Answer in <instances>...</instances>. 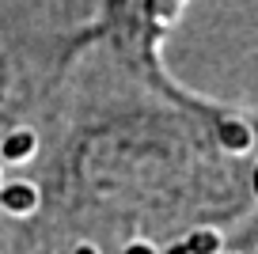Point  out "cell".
Returning <instances> with one entry per match:
<instances>
[{
  "label": "cell",
  "instance_id": "7",
  "mask_svg": "<svg viewBox=\"0 0 258 254\" xmlns=\"http://www.w3.org/2000/svg\"><path fill=\"white\" fill-rule=\"evenodd\" d=\"M73 254H99V246H91V243H80Z\"/></svg>",
  "mask_w": 258,
  "mask_h": 254
},
{
  "label": "cell",
  "instance_id": "3",
  "mask_svg": "<svg viewBox=\"0 0 258 254\" xmlns=\"http://www.w3.org/2000/svg\"><path fill=\"white\" fill-rule=\"evenodd\" d=\"M217 141L224 144L228 152H247L250 144H254V133H250L247 121H239V118H224V121L217 125Z\"/></svg>",
  "mask_w": 258,
  "mask_h": 254
},
{
  "label": "cell",
  "instance_id": "6",
  "mask_svg": "<svg viewBox=\"0 0 258 254\" xmlns=\"http://www.w3.org/2000/svg\"><path fill=\"white\" fill-rule=\"evenodd\" d=\"M160 254H190V246H186V239H182V243H171L167 250H160Z\"/></svg>",
  "mask_w": 258,
  "mask_h": 254
},
{
  "label": "cell",
  "instance_id": "4",
  "mask_svg": "<svg viewBox=\"0 0 258 254\" xmlns=\"http://www.w3.org/2000/svg\"><path fill=\"white\" fill-rule=\"evenodd\" d=\"M186 246L190 254H224V239H220L217 228H198L186 235Z\"/></svg>",
  "mask_w": 258,
  "mask_h": 254
},
{
  "label": "cell",
  "instance_id": "2",
  "mask_svg": "<svg viewBox=\"0 0 258 254\" xmlns=\"http://www.w3.org/2000/svg\"><path fill=\"white\" fill-rule=\"evenodd\" d=\"M34 148H38L34 129L19 125V129H12V133L4 137V144H0V159H8V163H27V159L34 156Z\"/></svg>",
  "mask_w": 258,
  "mask_h": 254
},
{
  "label": "cell",
  "instance_id": "8",
  "mask_svg": "<svg viewBox=\"0 0 258 254\" xmlns=\"http://www.w3.org/2000/svg\"><path fill=\"white\" fill-rule=\"evenodd\" d=\"M250 186H254V198H258V163H254V171H250Z\"/></svg>",
  "mask_w": 258,
  "mask_h": 254
},
{
  "label": "cell",
  "instance_id": "9",
  "mask_svg": "<svg viewBox=\"0 0 258 254\" xmlns=\"http://www.w3.org/2000/svg\"><path fill=\"white\" fill-rule=\"evenodd\" d=\"M0 186H4V182H0Z\"/></svg>",
  "mask_w": 258,
  "mask_h": 254
},
{
  "label": "cell",
  "instance_id": "5",
  "mask_svg": "<svg viewBox=\"0 0 258 254\" xmlns=\"http://www.w3.org/2000/svg\"><path fill=\"white\" fill-rule=\"evenodd\" d=\"M121 254H160V250H156L148 239H133V243H125V250H121Z\"/></svg>",
  "mask_w": 258,
  "mask_h": 254
},
{
  "label": "cell",
  "instance_id": "1",
  "mask_svg": "<svg viewBox=\"0 0 258 254\" xmlns=\"http://www.w3.org/2000/svg\"><path fill=\"white\" fill-rule=\"evenodd\" d=\"M0 209L12 216H31L38 209V186L31 182H8L0 186Z\"/></svg>",
  "mask_w": 258,
  "mask_h": 254
}]
</instances>
